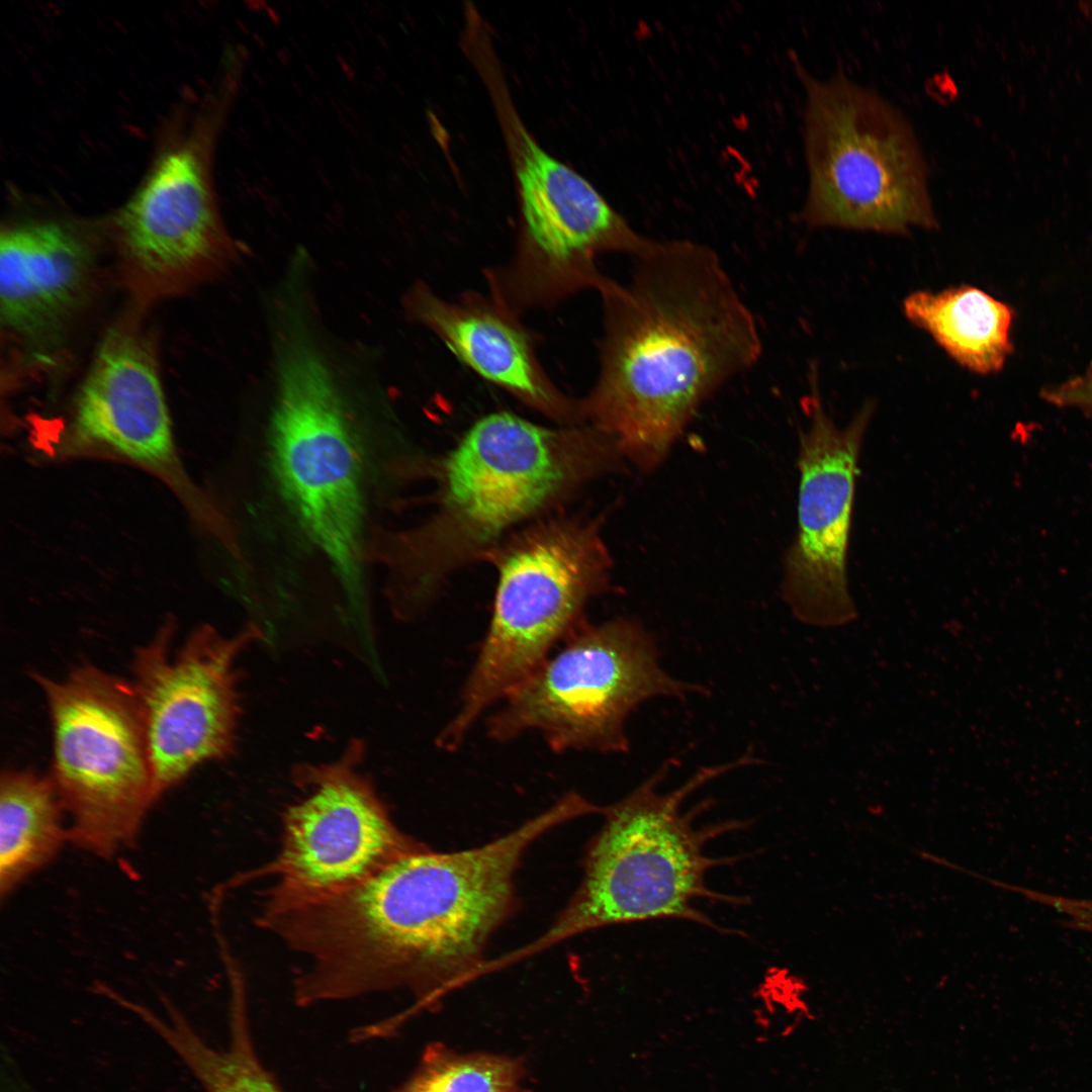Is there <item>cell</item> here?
<instances>
[{
  "label": "cell",
  "mask_w": 1092,
  "mask_h": 1092,
  "mask_svg": "<svg viewBox=\"0 0 1092 1092\" xmlns=\"http://www.w3.org/2000/svg\"><path fill=\"white\" fill-rule=\"evenodd\" d=\"M568 793L539 815L480 846L428 847L352 888L273 897L263 926L306 966L293 982L299 1007L405 989L417 1008L485 972V945L515 906V874L531 844L584 816Z\"/></svg>",
  "instance_id": "6da1fadb"
},
{
  "label": "cell",
  "mask_w": 1092,
  "mask_h": 1092,
  "mask_svg": "<svg viewBox=\"0 0 1092 1092\" xmlns=\"http://www.w3.org/2000/svg\"><path fill=\"white\" fill-rule=\"evenodd\" d=\"M629 280L609 277L600 367L579 399L584 423L625 462L656 469L702 404L761 356L756 320L719 255L688 239L655 241Z\"/></svg>",
  "instance_id": "7a4b0ae2"
},
{
  "label": "cell",
  "mask_w": 1092,
  "mask_h": 1092,
  "mask_svg": "<svg viewBox=\"0 0 1092 1092\" xmlns=\"http://www.w3.org/2000/svg\"><path fill=\"white\" fill-rule=\"evenodd\" d=\"M624 462L616 443L587 424L551 428L507 412L481 418L437 467L430 518L373 550L396 611H421L453 570L487 555L511 528Z\"/></svg>",
  "instance_id": "3957f363"
},
{
  "label": "cell",
  "mask_w": 1092,
  "mask_h": 1092,
  "mask_svg": "<svg viewBox=\"0 0 1092 1092\" xmlns=\"http://www.w3.org/2000/svg\"><path fill=\"white\" fill-rule=\"evenodd\" d=\"M753 760L745 754L731 762L703 767L682 786L661 794L658 784L670 768L668 761L624 799L603 808L605 820L589 843L573 897L546 932L517 951L516 959L573 935L618 924L679 919L721 930L697 903L710 900L737 905L745 900L708 886V873L735 858L710 856L706 845L746 823L728 820L696 827L694 820L706 802L690 812H682L681 805L703 785Z\"/></svg>",
  "instance_id": "277c9868"
},
{
  "label": "cell",
  "mask_w": 1092,
  "mask_h": 1092,
  "mask_svg": "<svg viewBox=\"0 0 1092 1092\" xmlns=\"http://www.w3.org/2000/svg\"><path fill=\"white\" fill-rule=\"evenodd\" d=\"M461 50L483 83L503 134L518 203V236L509 262L488 270L489 283L511 307H550L606 276L597 258H632L655 240L638 233L582 175L549 154L522 120L491 31L466 34Z\"/></svg>",
  "instance_id": "5b68a950"
},
{
  "label": "cell",
  "mask_w": 1092,
  "mask_h": 1092,
  "mask_svg": "<svg viewBox=\"0 0 1092 1092\" xmlns=\"http://www.w3.org/2000/svg\"><path fill=\"white\" fill-rule=\"evenodd\" d=\"M490 625L460 705L438 736L457 749L482 713L540 665L583 624L587 602L605 590L611 567L598 520L556 517L500 542Z\"/></svg>",
  "instance_id": "8992f818"
},
{
  "label": "cell",
  "mask_w": 1092,
  "mask_h": 1092,
  "mask_svg": "<svg viewBox=\"0 0 1092 1092\" xmlns=\"http://www.w3.org/2000/svg\"><path fill=\"white\" fill-rule=\"evenodd\" d=\"M796 67L806 95L808 170L800 218L885 234L937 228L927 164L907 117L843 73L822 79Z\"/></svg>",
  "instance_id": "52a82bcc"
},
{
  "label": "cell",
  "mask_w": 1092,
  "mask_h": 1092,
  "mask_svg": "<svg viewBox=\"0 0 1092 1092\" xmlns=\"http://www.w3.org/2000/svg\"><path fill=\"white\" fill-rule=\"evenodd\" d=\"M270 463L278 488L337 574L363 594V466L341 390L309 340L289 335L277 362Z\"/></svg>",
  "instance_id": "ba28073f"
},
{
  "label": "cell",
  "mask_w": 1092,
  "mask_h": 1092,
  "mask_svg": "<svg viewBox=\"0 0 1092 1092\" xmlns=\"http://www.w3.org/2000/svg\"><path fill=\"white\" fill-rule=\"evenodd\" d=\"M53 732L49 774L70 841L100 857L133 842L157 801L138 702L129 682L92 663L63 677L32 673Z\"/></svg>",
  "instance_id": "9c48e42d"
},
{
  "label": "cell",
  "mask_w": 1092,
  "mask_h": 1092,
  "mask_svg": "<svg viewBox=\"0 0 1092 1092\" xmlns=\"http://www.w3.org/2000/svg\"><path fill=\"white\" fill-rule=\"evenodd\" d=\"M699 691L661 668L655 641L638 621L583 624L502 699L487 731L497 741L536 732L555 752H626L625 722L640 704Z\"/></svg>",
  "instance_id": "30bf717a"
},
{
  "label": "cell",
  "mask_w": 1092,
  "mask_h": 1092,
  "mask_svg": "<svg viewBox=\"0 0 1092 1092\" xmlns=\"http://www.w3.org/2000/svg\"><path fill=\"white\" fill-rule=\"evenodd\" d=\"M226 114L202 107L164 145L117 213L121 272L143 301L178 294L218 274L235 257L219 215L212 164Z\"/></svg>",
  "instance_id": "8fae6325"
},
{
  "label": "cell",
  "mask_w": 1092,
  "mask_h": 1092,
  "mask_svg": "<svg viewBox=\"0 0 1092 1092\" xmlns=\"http://www.w3.org/2000/svg\"><path fill=\"white\" fill-rule=\"evenodd\" d=\"M259 637L255 627L233 636L201 627L176 644L166 627L135 649L129 682L156 800L234 752L242 712L237 660Z\"/></svg>",
  "instance_id": "7c38bea8"
},
{
  "label": "cell",
  "mask_w": 1092,
  "mask_h": 1092,
  "mask_svg": "<svg viewBox=\"0 0 1092 1092\" xmlns=\"http://www.w3.org/2000/svg\"><path fill=\"white\" fill-rule=\"evenodd\" d=\"M358 765L355 744L338 760L299 769L298 784L308 792L284 814L280 851L265 871L276 877L271 889L292 896L340 892L427 847L394 824Z\"/></svg>",
  "instance_id": "4fadbf2b"
},
{
  "label": "cell",
  "mask_w": 1092,
  "mask_h": 1092,
  "mask_svg": "<svg viewBox=\"0 0 1092 1092\" xmlns=\"http://www.w3.org/2000/svg\"><path fill=\"white\" fill-rule=\"evenodd\" d=\"M817 396L807 399L809 422L800 436L797 531L785 556L782 593L799 621L832 628L857 618L847 553L858 459L874 404L838 428Z\"/></svg>",
  "instance_id": "5bb4252c"
},
{
  "label": "cell",
  "mask_w": 1092,
  "mask_h": 1092,
  "mask_svg": "<svg viewBox=\"0 0 1092 1092\" xmlns=\"http://www.w3.org/2000/svg\"><path fill=\"white\" fill-rule=\"evenodd\" d=\"M73 429L84 444L160 467L173 456L171 420L150 336L122 321L105 334L75 402Z\"/></svg>",
  "instance_id": "9a60e30c"
},
{
  "label": "cell",
  "mask_w": 1092,
  "mask_h": 1092,
  "mask_svg": "<svg viewBox=\"0 0 1092 1092\" xmlns=\"http://www.w3.org/2000/svg\"><path fill=\"white\" fill-rule=\"evenodd\" d=\"M404 308L483 379L560 426L585 424L579 400L564 394L542 368L519 315L490 295L467 291L446 299L418 282L406 292Z\"/></svg>",
  "instance_id": "2e32d148"
},
{
  "label": "cell",
  "mask_w": 1092,
  "mask_h": 1092,
  "mask_svg": "<svg viewBox=\"0 0 1092 1092\" xmlns=\"http://www.w3.org/2000/svg\"><path fill=\"white\" fill-rule=\"evenodd\" d=\"M94 253L72 230L29 222L0 236V317L23 342L58 341L88 294Z\"/></svg>",
  "instance_id": "e0dca14e"
},
{
  "label": "cell",
  "mask_w": 1092,
  "mask_h": 1092,
  "mask_svg": "<svg viewBox=\"0 0 1092 1092\" xmlns=\"http://www.w3.org/2000/svg\"><path fill=\"white\" fill-rule=\"evenodd\" d=\"M70 841L68 821L50 775L10 768L0 781V894L5 899Z\"/></svg>",
  "instance_id": "ac0fdd59"
},
{
  "label": "cell",
  "mask_w": 1092,
  "mask_h": 1092,
  "mask_svg": "<svg viewBox=\"0 0 1092 1092\" xmlns=\"http://www.w3.org/2000/svg\"><path fill=\"white\" fill-rule=\"evenodd\" d=\"M903 310L913 325L973 372L1000 370L1011 352L1010 308L976 287L916 291L906 297Z\"/></svg>",
  "instance_id": "d6986e66"
},
{
  "label": "cell",
  "mask_w": 1092,
  "mask_h": 1092,
  "mask_svg": "<svg viewBox=\"0 0 1092 1092\" xmlns=\"http://www.w3.org/2000/svg\"><path fill=\"white\" fill-rule=\"evenodd\" d=\"M232 982L230 1035L224 1049L205 1042L169 1000L163 1001L164 1018L149 1008L142 1009L140 1018L180 1057L205 1092H284L259 1059L243 987L238 978Z\"/></svg>",
  "instance_id": "ffe728a7"
},
{
  "label": "cell",
  "mask_w": 1092,
  "mask_h": 1092,
  "mask_svg": "<svg viewBox=\"0 0 1092 1092\" xmlns=\"http://www.w3.org/2000/svg\"><path fill=\"white\" fill-rule=\"evenodd\" d=\"M517 1060L491 1054H457L430 1045L413 1075L393 1092H521Z\"/></svg>",
  "instance_id": "44dd1931"
},
{
  "label": "cell",
  "mask_w": 1092,
  "mask_h": 1092,
  "mask_svg": "<svg viewBox=\"0 0 1092 1092\" xmlns=\"http://www.w3.org/2000/svg\"><path fill=\"white\" fill-rule=\"evenodd\" d=\"M1048 396L1057 403L1092 407V376L1074 380L1051 392Z\"/></svg>",
  "instance_id": "7402d4cb"
}]
</instances>
